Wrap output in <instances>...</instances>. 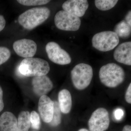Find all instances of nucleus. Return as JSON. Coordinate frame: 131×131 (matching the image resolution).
Listing matches in <instances>:
<instances>
[{
    "label": "nucleus",
    "instance_id": "nucleus-22",
    "mask_svg": "<svg viewBox=\"0 0 131 131\" xmlns=\"http://www.w3.org/2000/svg\"><path fill=\"white\" fill-rule=\"evenodd\" d=\"M10 56L11 52L8 48L0 46V65L7 62Z\"/></svg>",
    "mask_w": 131,
    "mask_h": 131
},
{
    "label": "nucleus",
    "instance_id": "nucleus-28",
    "mask_svg": "<svg viewBox=\"0 0 131 131\" xmlns=\"http://www.w3.org/2000/svg\"><path fill=\"white\" fill-rule=\"evenodd\" d=\"M122 131H131V126L130 125H126L123 127Z\"/></svg>",
    "mask_w": 131,
    "mask_h": 131
},
{
    "label": "nucleus",
    "instance_id": "nucleus-14",
    "mask_svg": "<svg viewBox=\"0 0 131 131\" xmlns=\"http://www.w3.org/2000/svg\"><path fill=\"white\" fill-rule=\"evenodd\" d=\"M18 121L10 112L3 113L0 117V131H17Z\"/></svg>",
    "mask_w": 131,
    "mask_h": 131
},
{
    "label": "nucleus",
    "instance_id": "nucleus-3",
    "mask_svg": "<svg viewBox=\"0 0 131 131\" xmlns=\"http://www.w3.org/2000/svg\"><path fill=\"white\" fill-rule=\"evenodd\" d=\"M21 74L27 77L46 75L50 70L48 62L37 58H30L23 59L19 67Z\"/></svg>",
    "mask_w": 131,
    "mask_h": 131
},
{
    "label": "nucleus",
    "instance_id": "nucleus-29",
    "mask_svg": "<svg viewBox=\"0 0 131 131\" xmlns=\"http://www.w3.org/2000/svg\"><path fill=\"white\" fill-rule=\"evenodd\" d=\"M78 131H90V130L85 128H82L78 130Z\"/></svg>",
    "mask_w": 131,
    "mask_h": 131
},
{
    "label": "nucleus",
    "instance_id": "nucleus-21",
    "mask_svg": "<svg viewBox=\"0 0 131 131\" xmlns=\"http://www.w3.org/2000/svg\"><path fill=\"white\" fill-rule=\"evenodd\" d=\"M50 1L48 0H18L17 2L21 5L26 6H36L46 5Z\"/></svg>",
    "mask_w": 131,
    "mask_h": 131
},
{
    "label": "nucleus",
    "instance_id": "nucleus-25",
    "mask_svg": "<svg viewBox=\"0 0 131 131\" xmlns=\"http://www.w3.org/2000/svg\"><path fill=\"white\" fill-rule=\"evenodd\" d=\"M3 91L1 87L0 86V112L2 111L4 107V102L3 100Z\"/></svg>",
    "mask_w": 131,
    "mask_h": 131
},
{
    "label": "nucleus",
    "instance_id": "nucleus-6",
    "mask_svg": "<svg viewBox=\"0 0 131 131\" xmlns=\"http://www.w3.org/2000/svg\"><path fill=\"white\" fill-rule=\"evenodd\" d=\"M54 22L57 28L66 31L78 30L81 25L80 18L64 10L57 13L54 18Z\"/></svg>",
    "mask_w": 131,
    "mask_h": 131
},
{
    "label": "nucleus",
    "instance_id": "nucleus-15",
    "mask_svg": "<svg viewBox=\"0 0 131 131\" xmlns=\"http://www.w3.org/2000/svg\"><path fill=\"white\" fill-rule=\"evenodd\" d=\"M58 99L61 112L65 114L69 113L72 106V97L70 91L67 89L62 90L59 93Z\"/></svg>",
    "mask_w": 131,
    "mask_h": 131
},
{
    "label": "nucleus",
    "instance_id": "nucleus-18",
    "mask_svg": "<svg viewBox=\"0 0 131 131\" xmlns=\"http://www.w3.org/2000/svg\"><path fill=\"white\" fill-rule=\"evenodd\" d=\"M118 2L117 0H95V4L100 10L107 11L114 7Z\"/></svg>",
    "mask_w": 131,
    "mask_h": 131
},
{
    "label": "nucleus",
    "instance_id": "nucleus-8",
    "mask_svg": "<svg viewBox=\"0 0 131 131\" xmlns=\"http://www.w3.org/2000/svg\"><path fill=\"white\" fill-rule=\"evenodd\" d=\"M46 51L49 59L54 63L63 65L69 64L71 62L69 54L56 42L47 43Z\"/></svg>",
    "mask_w": 131,
    "mask_h": 131
},
{
    "label": "nucleus",
    "instance_id": "nucleus-23",
    "mask_svg": "<svg viewBox=\"0 0 131 131\" xmlns=\"http://www.w3.org/2000/svg\"><path fill=\"white\" fill-rule=\"evenodd\" d=\"M114 114L115 119L117 120H120L124 117V111L121 108H118L115 110Z\"/></svg>",
    "mask_w": 131,
    "mask_h": 131
},
{
    "label": "nucleus",
    "instance_id": "nucleus-2",
    "mask_svg": "<svg viewBox=\"0 0 131 131\" xmlns=\"http://www.w3.org/2000/svg\"><path fill=\"white\" fill-rule=\"evenodd\" d=\"M99 75L102 83L111 88L119 86L125 80V73L123 68L114 63L103 66L100 69Z\"/></svg>",
    "mask_w": 131,
    "mask_h": 131
},
{
    "label": "nucleus",
    "instance_id": "nucleus-1",
    "mask_svg": "<svg viewBox=\"0 0 131 131\" xmlns=\"http://www.w3.org/2000/svg\"><path fill=\"white\" fill-rule=\"evenodd\" d=\"M50 14V11L48 8H33L20 15L18 21L24 28L32 30L44 22L49 18Z\"/></svg>",
    "mask_w": 131,
    "mask_h": 131
},
{
    "label": "nucleus",
    "instance_id": "nucleus-11",
    "mask_svg": "<svg viewBox=\"0 0 131 131\" xmlns=\"http://www.w3.org/2000/svg\"><path fill=\"white\" fill-rule=\"evenodd\" d=\"M38 111L43 122H51L54 111V102L47 95L40 96L38 102Z\"/></svg>",
    "mask_w": 131,
    "mask_h": 131
},
{
    "label": "nucleus",
    "instance_id": "nucleus-24",
    "mask_svg": "<svg viewBox=\"0 0 131 131\" xmlns=\"http://www.w3.org/2000/svg\"><path fill=\"white\" fill-rule=\"evenodd\" d=\"M125 99L127 103H131V84L130 83L126 92Z\"/></svg>",
    "mask_w": 131,
    "mask_h": 131
},
{
    "label": "nucleus",
    "instance_id": "nucleus-17",
    "mask_svg": "<svg viewBox=\"0 0 131 131\" xmlns=\"http://www.w3.org/2000/svg\"><path fill=\"white\" fill-rule=\"evenodd\" d=\"M30 125V113L28 111H22L19 114L17 131H28Z\"/></svg>",
    "mask_w": 131,
    "mask_h": 131
},
{
    "label": "nucleus",
    "instance_id": "nucleus-7",
    "mask_svg": "<svg viewBox=\"0 0 131 131\" xmlns=\"http://www.w3.org/2000/svg\"><path fill=\"white\" fill-rule=\"evenodd\" d=\"M110 120L107 110L100 107L93 113L88 121L90 131H105L110 125Z\"/></svg>",
    "mask_w": 131,
    "mask_h": 131
},
{
    "label": "nucleus",
    "instance_id": "nucleus-4",
    "mask_svg": "<svg viewBox=\"0 0 131 131\" xmlns=\"http://www.w3.org/2000/svg\"><path fill=\"white\" fill-rule=\"evenodd\" d=\"M71 77L75 88L78 90H83L91 83L93 77V69L89 64H78L71 70Z\"/></svg>",
    "mask_w": 131,
    "mask_h": 131
},
{
    "label": "nucleus",
    "instance_id": "nucleus-27",
    "mask_svg": "<svg viewBox=\"0 0 131 131\" xmlns=\"http://www.w3.org/2000/svg\"><path fill=\"white\" fill-rule=\"evenodd\" d=\"M125 21H126L127 24L131 26V11H129L125 18Z\"/></svg>",
    "mask_w": 131,
    "mask_h": 131
},
{
    "label": "nucleus",
    "instance_id": "nucleus-5",
    "mask_svg": "<svg viewBox=\"0 0 131 131\" xmlns=\"http://www.w3.org/2000/svg\"><path fill=\"white\" fill-rule=\"evenodd\" d=\"M119 38L112 31H105L96 34L92 38L93 47L100 51H109L119 43Z\"/></svg>",
    "mask_w": 131,
    "mask_h": 131
},
{
    "label": "nucleus",
    "instance_id": "nucleus-13",
    "mask_svg": "<svg viewBox=\"0 0 131 131\" xmlns=\"http://www.w3.org/2000/svg\"><path fill=\"white\" fill-rule=\"evenodd\" d=\"M114 57L120 63L125 65H131V42H124L115 49Z\"/></svg>",
    "mask_w": 131,
    "mask_h": 131
},
{
    "label": "nucleus",
    "instance_id": "nucleus-20",
    "mask_svg": "<svg viewBox=\"0 0 131 131\" xmlns=\"http://www.w3.org/2000/svg\"><path fill=\"white\" fill-rule=\"evenodd\" d=\"M30 120L32 127L35 130L40 129L41 122L38 114L35 111H33L30 114Z\"/></svg>",
    "mask_w": 131,
    "mask_h": 131
},
{
    "label": "nucleus",
    "instance_id": "nucleus-10",
    "mask_svg": "<svg viewBox=\"0 0 131 131\" xmlns=\"http://www.w3.org/2000/svg\"><path fill=\"white\" fill-rule=\"evenodd\" d=\"M89 6L87 0H69L64 3L62 7L64 11L80 18L84 15Z\"/></svg>",
    "mask_w": 131,
    "mask_h": 131
},
{
    "label": "nucleus",
    "instance_id": "nucleus-26",
    "mask_svg": "<svg viewBox=\"0 0 131 131\" xmlns=\"http://www.w3.org/2000/svg\"><path fill=\"white\" fill-rule=\"evenodd\" d=\"M6 21L4 16L0 15V32L4 29L6 26Z\"/></svg>",
    "mask_w": 131,
    "mask_h": 131
},
{
    "label": "nucleus",
    "instance_id": "nucleus-9",
    "mask_svg": "<svg viewBox=\"0 0 131 131\" xmlns=\"http://www.w3.org/2000/svg\"><path fill=\"white\" fill-rule=\"evenodd\" d=\"M13 47L18 56L27 58L34 56L37 52V46L33 40L24 39L15 42Z\"/></svg>",
    "mask_w": 131,
    "mask_h": 131
},
{
    "label": "nucleus",
    "instance_id": "nucleus-16",
    "mask_svg": "<svg viewBox=\"0 0 131 131\" xmlns=\"http://www.w3.org/2000/svg\"><path fill=\"white\" fill-rule=\"evenodd\" d=\"M114 31L118 37L123 39L128 38L131 35V26L124 20L115 26Z\"/></svg>",
    "mask_w": 131,
    "mask_h": 131
},
{
    "label": "nucleus",
    "instance_id": "nucleus-19",
    "mask_svg": "<svg viewBox=\"0 0 131 131\" xmlns=\"http://www.w3.org/2000/svg\"><path fill=\"white\" fill-rule=\"evenodd\" d=\"M54 111L53 117L51 122L49 123L52 126L56 127L60 125L61 122V111L58 102L54 101Z\"/></svg>",
    "mask_w": 131,
    "mask_h": 131
},
{
    "label": "nucleus",
    "instance_id": "nucleus-12",
    "mask_svg": "<svg viewBox=\"0 0 131 131\" xmlns=\"http://www.w3.org/2000/svg\"><path fill=\"white\" fill-rule=\"evenodd\" d=\"M32 85L34 93L39 96L47 94L51 91L53 87L52 82L46 75L34 77Z\"/></svg>",
    "mask_w": 131,
    "mask_h": 131
}]
</instances>
